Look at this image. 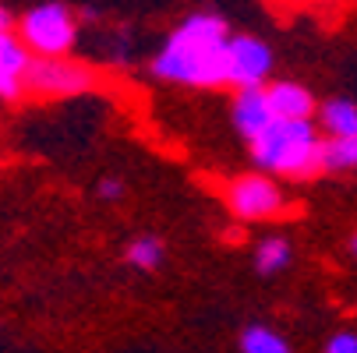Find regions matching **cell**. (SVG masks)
Here are the masks:
<instances>
[{"instance_id": "6da1fadb", "label": "cell", "mask_w": 357, "mask_h": 353, "mask_svg": "<svg viewBox=\"0 0 357 353\" xmlns=\"http://www.w3.org/2000/svg\"><path fill=\"white\" fill-rule=\"evenodd\" d=\"M227 22L220 15H191L163 46V54L152 61V74L177 85L213 88L227 85L230 57H227Z\"/></svg>"}, {"instance_id": "7a4b0ae2", "label": "cell", "mask_w": 357, "mask_h": 353, "mask_svg": "<svg viewBox=\"0 0 357 353\" xmlns=\"http://www.w3.org/2000/svg\"><path fill=\"white\" fill-rule=\"evenodd\" d=\"M251 159L280 177H312L322 170V138L308 117H276L262 134L251 138Z\"/></svg>"}, {"instance_id": "3957f363", "label": "cell", "mask_w": 357, "mask_h": 353, "mask_svg": "<svg viewBox=\"0 0 357 353\" xmlns=\"http://www.w3.org/2000/svg\"><path fill=\"white\" fill-rule=\"evenodd\" d=\"M22 39L39 57H64L78 39L75 15L64 4H39L22 18Z\"/></svg>"}, {"instance_id": "277c9868", "label": "cell", "mask_w": 357, "mask_h": 353, "mask_svg": "<svg viewBox=\"0 0 357 353\" xmlns=\"http://www.w3.org/2000/svg\"><path fill=\"white\" fill-rule=\"evenodd\" d=\"M92 85V71L68 57H36L25 71V88L36 95H75Z\"/></svg>"}, {"instance_id": "5b68a950", "label": "cell", "mask_w": 357, "mask_h": 353, "mask_svg": "<svg viewBox=\"0 0 357 353\" xmlns=\"http://www.w3.org/2000/svg\"><path fill=\"white\" fill-rule=\"evenodd\" d=\"M227 201L237 219H269L283 209V191L262 173H244L227 187Z\"/></svg>"}, {"instance_id": "8992f818", "label": "cell", "mask_w": 357, "mask_h": 353, "mask_svg": "<svg viewBox=\"0 0 357 353\" xmlns=\"http://www.w3.org/2000/svg\"><path fill=\"white\" fill-rule=\"evenodd\" d=\"M227 57H230L227 85L255 88V85H266V78L273 74V49L262 39H255V36L227 39Z\"/></svg>"}, {"instance_id": "52a82bcc", "label": "cell", "mask_w": 357, "mask_h": 353, "mask_svg": "<svg viewBox=\"0 0 357 353\" xmlns=\"http://www.w3.org/2000/svg\"><path fill=\"white\" fill-rule=\"evenodd\" d=\"M32 57L25 39H15L8 29L0 32V99H18L25 92V71Z\"/></svg>"}, {"instance_id": "ba28073f", "label": "cell", "mask_w": 357, "mask_h": 353, "mask_svg": "<svg viewBox=\"0 0 357 353\" xmlns=\"http://www.w3.org/2000/svg\"><path fill=\"white\" fill-rule=\"evenodd\" d=\"M276 120L273 107H269V95L262 85L255 88H237V99H234V127L251 141L255 134H262L269 124Z\"/></svg>"}, {"instance_id": "9c48e42d", "label": "cell", "mask_w": 357, "mask_h": 353, "mask_svg": "<svg viewBox=\"0 0 357 353\" xmlns=\"http://www.w3.org/2000/svg\"><path fill=\"white\" fill-rule=\"evenodd\" d=\"M269 95V107L276 117H287V120H301V117H312L315 113V99L308 88H301L294 81H276L266 88Z\"/></svg>"}, {"instance_id": "30bf717a", "label": "cell", "mask_w": 357, "mask_h": 353, "mask_svg": "<svg viewBox=\"0 0 357 353\" xmlns=\"http://www.w3.org/2000/svg\"><path fill=\"white\" fill-rule=\"evenodd\" d=\"M322 170H357V134H333L322 141Z\"/></svg>"}, {"instance_id": "8fae6325", "label": "cell", "mask_w": 357, "mask_h": 353, "mask_svg": "<svg viewBox=\"0 0 357 353\" xmlns=\"http://www.w3.org/2000/svg\"><path fill=\"white\" fill-rule=\"evenodd\" d=\"M322 127L329 134H357V103L350 99H333L322 107Z\"/></svg>"}, {"instance_id": "7c38bea8", "label": "cell", "mask_w": 357, "mask_h": 353, "mask_svg": "<svg viewBox=\"0 0 357 353\" xmlns=\"http://www.w3.org/2000/svg\"><path fill=\"white\" fill-rule=\"evenodd\" d=\"M290 262V244L283 237H269L259 244V251H255V269H259L262 276H273L280 269H287Z\"/></svg>"}, {"instance_id": "4fadbf2b", "label": "cell", "mask_w": 357, "mask_h": 353, "mask_svg": "<svg viewBox=\"0 0 357 353\" xmlns=\"http://www.w3.org/2000/svg\"><path fill=\"white\" fill-rule=\"evenodd\" d=\"M241 350L244 353H287L290 346L280 332H273L266 325H251V329L241 332Z\"/></svg>"}, {"instance_id": "5bb4252c", "label": "cell", "mask_w": 357, "mask_h": 353, "mask_svg": "<svg viewBox=\"0 0 357 353\" xmlns=\"http://www.w3.org/2000/svg\"><path fill=\"white\" fill-rule=\"evenodd\" d=\"M124 258H128V265H135V269H156L160 262H163V244L156 240V237H138V240H131L128 244V251H124Z\"/></svg>"}, {"instance_id": "9a60e30c", "label": "cell", "mask_w": 357, "mask_h": 353, "mask_svg": "<svg viewBox=\"0 0 357 353\" xmlns=\"http://www.w3.org/2000/svg\"><path fill=\"white\" fill-rule=\"evenodd\" d=\"M326 353H357V332H336V336H329Z\"/></svg>"}, {"instance_id": "2e32d148", "label": "cell", "mask_w": 357, "mask_h": 353, "mask_svg": "<svg viewBox=\"0 0 357 353\" xmlns=\"http://www.w3.org/2000/svg\"><path fill=\"white\" fill-rule=\"evenodd\" d=\"M99 194L110 198V201H117V198L124 194V184H121L117 177H107V180H99Z\"/></svg>"}, {"instance_id": "e0dca14e", "label": "cell", "mask_w": 357, "mask_h": 353, "mask_svg": "<svg viewBox=\"0 0 357 353\" xmlns=\"http://www.w3.org/2000/svg\"><path fill=\"white\" fill-rule=\"evenodd\" d=\"M4 29H11V15H8L4 8H0V32H4Z\"/></svg>"}, {"instance_id": "ac0fdd59", "label": "cell", "mask_w": 357, "mask_h": 353, "mask_svg": "<svg viewBox=\"0 0 357 353\" xmlns=\"http://www.w3.org/2000/svg\"><path fill=\"white\" fill-rule=\"evenodd\" d=\"M350 251H354V255H357V233L350 237Z\"/></svg>"}]
</instances>
